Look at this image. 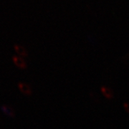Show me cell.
Wrapping results in <instances>:
<instances>
[{"mask_svg":"<svg viewBox=\"0 0 129 129\" xmlns=\"http://www.w3.org/2000/svg\"><path fill=\"white\" fill-rule=\"evenodd\" d=\"M12 60L14 62V63L20 69H26L27 68V64L25 62V61L23 60V58H22L21 57L14 55L12 57Z\"/></svg>","mask_w":129,"mask_h":129,"instance_id":"cell-1","label":"cell"},{"mask_svg":"<svg viewBox=\"0 0 129 129\" xmlns=\"http://www.w3.org/2000/svg\"><path fill=\"white\" fill-rule=\"evenodd\" d=\"M18 87L19 88V90H21V92H23L24 94L27 95H30L32 93V89L30 88V86L24 83H18Z\"/></svg>","mask_w":129,"mask_h":129,"instance_id":"cell-2","label":"cell"},{"mask_svg":"<svg viewBox=\"0 0 129 129\" xmlns=\"http://www.w3.org/2000/svg\"><path fill=\"white\" fill-rule=\"evenodd\" d=\"M101 90L103 95L104 97L106 98L107 99L111 100V99H112V98H113V96H114L113 91L111 90V88L103 86V87H102V88H101Z\"/></svg>","mask_w":129,"mask_h":129,"instance_id":"cell-3","label":"cell"},{"mask_svg":"<svg viewBox=\"0 0 129 129\" xmlns=\"http://www.w3.org/2000/svg\"><path fill=\"white\" fill-rule=\"evenodd\" d=\"M14 50L16 51V52L22 57H27L28 55L27 50L22 45H14Z\"/></svg>","mask_w":129,"mask_h":129,"instance_id":"cell-4","label":"cell"},{"mask_svg":"<svg viewBox=\"0 0 129 129\" xmlns=\"http://www.w3.org/2000/svg\"><path fill=\"white\" fill-rule=\"evenodd\" d=\"M2 110L5 113L6 115L11 116V117H14L15 115V113H14V109L9 106H7V105H3L2 106Z\"/></svg>","mask_w":129,"mask_h":129,"instance_id":"cell-5","label":"cell"},{"mask_svg":"<svg viewBox=\"0 0 129 129\" xmlns=\"http://www.w3.org/2000/svg\"><path fill=\"white\" fill-rule=\"evenodd\" d=\"M123 108H124L125 111L129 114V103H123Z\"/></svg>","mask_w":129,"mask_h":129,"instance_id":"cell-6","label":"cell"}]
</instances>
